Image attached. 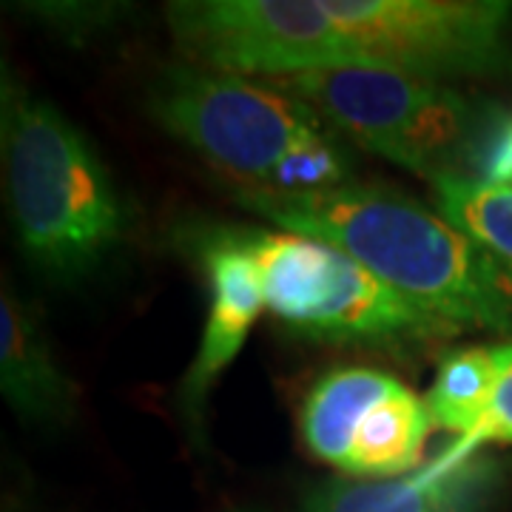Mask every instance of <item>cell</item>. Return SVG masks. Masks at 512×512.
<instances>
[{
	"label": "cell",
	"mask_w": 512,
	"mask_h": 512,
	"mask_svg": "<svg viewBox=\"0 0 512 512\" xmlns=\"http://www.w3.org/2000/svg\"><path fill=\"white\" fill-rule=\"evenodd\" d=\"M148 111L157 126L245 188L313 191L348 183L345 151L325 120L279 86L171 66L151 86Z\"/></svg>",
	"instance_id": "3957f363"
},
{
	"label": "cell",
	"mask_w": 512,
	"mask_h": 512,
	"mask_svg": "<svg viewBox=\"0 0 512 512\" xmlns=\"http://www.w3.org/2000/svg\"><path fill=\"white\" fill-rule=\"evenodd\" d=\"M276 86L430 188L476 183L478 154L501 111L447 83L379 69H319L276 80Z\"/></svg>",
	"instance_id": "277c9868"
},
{
	"label": "cell",
	"mask_w": 512,
	"mask_h": 512,
	"mask_svg": "<svg viewBox=\"0 0 512 512\" xmlns=\"http://www.w3.org/2000/svg\"><path fill=\"white\" fill-rule=\"evenodd\" d=\"M396 384L399 379L373 367H339L325 373L308 390L299 413V430L305 447L319 461L342 470L359 421Z\"/></svg>",
	"instance_id": "7c38bea8"
},
{
	"label": "cell",
	"mask_w": 512,
	"mask_h": 512,
	"mask_svg": "<svg viewBox=\"0 0 512 512\" xmlns=\"http://www.w3.org/2000/svg\"><path fill=\"white\" fill-rule=\"evenodd\" d=\"M476 183L512 188V111L501 109L478 154Z\"/></svg>",
	"instance_id": "2e32d148"
},
{
	"label": "cell",
	"mask_w": 512,
	"mask_h": 512,
	"mask_svg": "<svg viewBox=\"0 0 512 512\" xmlns=\"http://www.w3.org/2000/svg\"><path fill=\"white\" fill-rule=\"evenodd\" d=\"M234 197L282 231L345 251L458 330H512V262L390 185L348 180L313 191L237 185Z\"/></svg>",
	"instance_id": "6da1fadb"
},
{
	"label": "cell",
	"mask_w": 512,
	"mask_h": 512,
	"mask_svg": "<svg viewBox=\"0 0 512 512\" xmlns=\"http://www.w3.org/2000/svg\"><path fill=\"white\" fill-rule=\"evenodd\" d=\"M0 387L9 407L29 424H69L77 387L57 362L46 325L12 282L0 293Z\"/></svg>",
	"instance_id": "30bf717a"
},
{
	"label": "cell",
	"mask_w": 512,
	"mask_h": 512,
	"mask_svg": "<svg viewBox=\"0 0 512 512\" xmlns=\"http://www.w3.org/2000/svg\"><path fill=\"white\" fill-rule=\"evenodd\" d=\"M433 194L444 220L512 262V188L441 183L433 188Z\"/></svg>",
	"instance_id": "5bb4252c"
},
{
	"label": "cell",
	"mask_w": 512,
	"mask_h": 512,
	"mask_svg": "<svg viewBox=\"0 0 512 512\" xmlns=\"http://www.w3.org/2000/svg\"><path fill=\"white\" fill-rule=\"evenodd\" d=\"M348 35L359 69L444 83L512 66L504 0H319Z\"/></svg>",
	"instance_id": "8992f818"
},
{
	"label": "cell",
	"mask_w": 512,
	"mask_h": 512,
	"mask_svg": "<svg viewBox=\"0 0 512 512\" xmlns=\"http://www.w3.org/2000/svg\"><path fill=\"white\" fill-rule=\"evenodd\" d=\"M498 359H501V370H498V382H495L490 407L476 427V433L470 439L458 441L467 450H478L487 441L512 444V342L498 345Z\"/></svg>",
	"instance_id": "9a60e30c"
},
{
	"label": "cell",
	"mask_w": 512,
	"mask_h": 512,
	"mask_svg": "<svg viewBox=\"0 0 512 512\" xmlns=\"http://www.w3.org/2000/svg\"><path fill=\"white\" fill-rule=\"evenodd\" d=\"M200 259L208 274L211 305L197 359L183 382V404L191 424H200L208 390L237 359L259 313L265 311V293L254 259L239 248L228 228L200 237Z\"/></svg>",
	"instance_id": "9c48e42d"
},
{
	"label": "cell",
	"mask_w": 512,
	"mask_h": 512,
	"mask_svg": "<svg viewBox=\"0 0 512 512\" xmlns=\"http://www.w3.org/2000/svg\"><path fill=\"white\" fill-rule=\"evenodd\" d=\"M254 259L265 308L293 330L333 342H421L458 333L384 285L353 256L291 231L228 228Z\"/></svg>",
	"instance_id": "5b68a950"
},
{
	"label": "cell",
	"mask_w": 512,
	"mask_h": 512,
	"mask_svg": "<svg viewBox=\"0 0 512 512\" xmlns=\"http://www.w3.org/2000/svg\"><path fill=\"white\" fill-rule=\"evenodd\" d=\"M165 18L185 52L214 72L285 80L359 69L348 35L319 0H177Z\"/></svg>",
	"instance_id": "52a82bcc"
},
{
	"label": "cell",
	"mask_w": 512,
	"mask_h": 512,
	"mask_svg": "<svg viewBox=\"0 0 512 512\" xmlns=\"http://www.w3.org/2000/svg\"><path fill=\"white\" fill-rule=\"evenodd\" d=\"M0 137L20 251L55 282L92 276L126 239L128 211L83 131L3 69Z\"/></svg>",
	"instance_id": "7a4b0ae2"
},
{
	"label": "cell",
	"mask_w": 512,
	"mask_h": 512,
	"mask_svg": "<svg viewBox=\"0 0 512 512\" xmlns=\"http://www.w3.org/2000/svg\"><path fill=\"white\" fill-rule=\"evenodd\" d=\"M498 464L453 441L416 473L384 481H328L302 512H484L498 490Z\"/></svg>",
	"instance_id": "ba28073f"
},
{
	"label": "cell",
	"mask_w": 512,
	"mask_h": 512,
	"mask_svg": "<svg viewBox=\"0 0 512 512\" xmlns=\"http://www.w3.org/2000/svg\"><path fill=\"white\" fill-rule=\"evenodd\" d=\"M498 370V345L447 353L424 396L433 424L453 433L456 441L470 439L490 407Z\"/></svg>",
	"instance_id": "4fadbf2b"
},
{
	"label": "cell",
	"mask_w": 512,
	"mask_h": 512,
	"mask_svg": "<svg viewBox=\"0 0 512 512\" xmlns=\"http://www.w3.org/2000/svg\"><path fill=\"white\" fill-rule=\"evenodd\" d=\"M433 427L424 399L399 382L359 421L342 473L376 481L416 473Z\"/></svg>",
	"instance_id": "8fae6325"
}]
</instances>
